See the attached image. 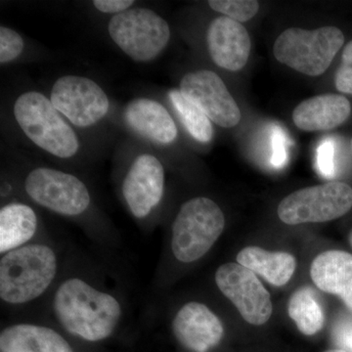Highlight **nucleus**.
Listing matches in <instances>:
<instances>
[{
    "label": "nucleus",
    "mask_w": 352,
    "mask_h": 352,
    "mask_svg": "<svg viewBox=\"0 0 352 352\" xmlns=\"http://www.w3.org/2000/svg\"><path fill=\"white\" fill-rule=\"evenodd\" d=\"M344 43L336 27L316 30L289 28L278 36L273 53L280 63L310 76L323 75Z\"/></svg>",
    "instance_id": "nucleus-5"
},
{
    "label": "nucleus",
    "mask_w": 352,
    "mask_h": 352,
    "mask_svg": "<svg viewBox=\"0 0 352 352\" xmlns=\"http://www.w3.org/2000/svg\"><path fill=\"white\" fill-rule=\"evenodd\" d=\"M351 113V102L339 94H322L296 106L293 120L303 131H330L344 124Z\"/></svg>",
    "instance_id": "nucleus-17"
},
{
    "label": "nucleus",
    "mask_w": 352,
    "mask_h": 352,
    "mask_svg": "<svg viewBox=\"0 0 352 352\" xmlns=\"http://www.w3.org/2000/svg\"><path fill=\"white\" fill-rule=\"evenodd\" d=\"M180 91L219 126L231 129L239 124L238 104L214 72L201 69L186 74L180 82Z\"/></svg>",
    "instance_id": "nucleus-11"
},
{
    "label": "nucleus",
    "mask_w": 352,
    "mask_h": 352,
    "mask_svg": "<svg viewBox=\"0 0 352 352\" xmlns=\"http://www.w3.org/2000/svg\"><path fill=\"white\" fill-rule=\"evenodd\" d=\"M288 314L296 327L305 336H314L323 328L325 314L314 289L305 287L292 295Z\"/></svg>",
    "instance_id": "nucleus-21"
},
{
    "label": "nucleus",
    "mask_w": 352,
    "mask_h": 352,
    "mask_svg": "<svg viewBox=\"0 0 352 352\" xmlns=\"http://www.w3.org/2000/svg\"><path fill=\"white\" fill-rule=\"evenodd\" d=\"M226 217L215 201L197 197L183 204L173 224L171 251L178 261L195 263L217 243Z\"/></svg>",
    "instance_id": "nucleus-4"
},
{
    "label": "nucleus",
    "mask_w": 352,
    "mask_h": 352,
    "mask_svg": "<svg viewBox=\"0 0 352 352\" xmlns=\"http://www.w3.org/2000/svg\"><path fill=\"white\" fill-rule=\"evenodd\" d=\"M108 32L120 50L136 62L152 61L170 39L168 22L151 9L140 7L113 16Z\"/></svg>",
    "instance_id": "nucleus-6"
},
{
    "label": "nucleus",
    "mask_w": 352,
    "mask_h": 352,
    "mask_svg": "<svg viewBox=\"0 0 352 352\" xmlns=\"http://www.w3.org/2000/svg\"><path fill=\"white\" fill-rule=\"evenodd\" d=\"M337 89L352 95V41L346 44L342 55V62L335 76Z\"/></svg>",
    "instance_id": "nucleus-27"
},
{
    "label": "nucleus",
    "mask_w": 352,
    "mask_h": 352,
    "mask_svg": "<svg viewBox=\"0 0 352 352\" xmlns=\"http://www.w3.org/2000/svg\"><path fill=\"white\" fill-rule=\"evenodd\" d=\"M176 340L193 352H208L221 342L224 327L221 320L204 303L183 305L173 321Z\"/></svg>",
    "instance_id": "nucleus-13"
},
{
    "label": "nucleus",
    "mask_w": 352,
    "mask_h": 352,
    "mask_svg": "<svg viewBox=\"0 0 352 352\" xmlns=\"http://www.w3.org/2000/svg\"><path fill=\"white\" fill-rule=\"evenodd\" d=\"M332 337L339 349L352 352V314L342 315L338 319L333 326Z\"/></svg>",
    "instance_id": "nucleus-28"
},
{
    "label": "nucleus",
    "mask_w": 352,
    "mask_h": 352,
    "mask_svg": "<svg viewBox=\"0 0 352 352\" xmlns=\"http://www.w3.org/2000/svg\"><path fill=\"white\" fill-rule=\"evenodd\" d=\"M50 101L76 126H94L107 115L110 102L98 83L80 76H64L51 90Z\"/></svg>",
    "instance_id": "nucleus-10"
},
{
    "label": "nucleus",
    "mask_w": 352,
    "mask_h": 352,
    "mask_svg": "<svg viewBox=\"0 0 352 352\" xmlns=\"http://www.w3.org/2000/svg\"><path fill=\"white\" fill-rule=\"evenodd\" d=\"M207 43L212 61L220 68L237 72L248 63L252 43L244 25L226 16L215 18L208 28Z\"/></svg>",
    "instance_id": "nucleus-14"
},
{
    "label": "nucleus",
    "mask_w": 352,
    "mask_h": 352,
    "mask_svg": "<svg viewBox=\"0 0 352 352\" xmlns=\"http://www.w3.org/2000/svg\"><path fill=\"white\" fill-rule=\"evenodd\" d=\"M168 97L190 135L199 142H210L214 138L212 120L195 104L189 101L180 89H171Z\"/></svg>",
    "instance_id": "nucleus-22"
},
{
    "label": "nucleus",
    "mask_w": 352,
    "mask_h": 352,
    "mask_svg": "<svg viewBox=\"0 0 352 352\" xmlns=\"http://www.w3.org/2000/svg\"><path fill=\"white\" fill-rule=\"evenodd\" d=\"M58 268L56 252L43 243H30L2 254L0 298L10 305L34 302L50 288Z\"/></svg>",
    "instance_id": "nucleus-2"
},
{
    "label": "nucleus",
    "mask_w": 352,
    "mask_h": 352,
    "mask_svg": "<svg viewBox=\"0 0 352 352\" xmlns=\"http://www.w3.org/2000/svg\"><path fill=\"white\" fill-rule=\"evenodd\" d=\"M215 283L248 323L261 326L270 320V294L256 273L238 263H224L215 272Z\"/></svg>",
    "instance_id": "nucleus-9"
},
{
    "label": "nucleus",
    "mask_w": 352,
    "mask_h": 352,
    "mask_svg": "<svg viewBox=\"0 0 352 352\" xmlns=\"http://www.w3.org/2000/svg\"><path fill=\"white\" fill-rule=\"evenodd\" d=\"M237 263L275 287L288 283L296 268L295 256L289 252H268L259 247L243 249L238 254Z\"/></svg>",
    "instance_id": "nucleus-20"
},
{
    "label": "nucleus",
    "mask_w": 352,
    "mask_h": 352,
    "mask_svg": "<svg viewBox=\"0 0 352 352\" xmlns=\"http://www.w3.org/2000/svg\"><path fill=\"white\" fill-rule=\"evenodd\" d=\"M270 134V164L273 168L279 170L288 163L289 138L283 129L276 124L271 127Z\"/></svg>",
    "instance_id": "nucleus-26"
},
{
    "label": "nucleus",
    "mask_w": 352,
    "mask_h": 352,
    "mask_svg": "<svg viewBox=\"0 0 352 352\" xmlns=\"http://www.w3.org/2000/svg\"><path fill=\"white\" fill-rule=\"evenodd\" d=\"M0 352H75L56 331L36 324L19 323L0 333Z\"/></svg>",
    "instance_id": "nucleus-18"
},
{
    "label": "nucleus",
    "mask_w": 352,
    "mask_h": 352,
    "mask_svg": "<svg viewBox=\"0 0 352 352\" xmlns=\"http://www.w3.org/2000/svg\"><path fill=\"white\" fill-rule=\"evenodd\" d=\"M124 119L131 129L152 142L170 144L177 136V129L170 113L153 99L136 98L129 102Z\"/></svg>",
    "instance_id": "nucleus-15"
},
{
    "label": "nucleus",
    "mask_w": 352,
    "mask_h": 352,
    "mask_svg": "<svg viewBox=\"0 0 352 352\" xmlns=\"http://www.w3.org/2000/svg\"><path fill=\"white\" fill-rule=\"evenodd\" d=\"M208 6L212 10L239 23L251 20L259 9L258 2L254 0H210Z\"/></svg>",
    "instance_id": "nucleus-23"
},
{
    "label": "nucleus",
    "mask_w": 352,
    "mask_h": 352,
    "mask_svg": "<svg viewBox=\"0 0 352 352\" xmlns=\"http://www.w3.org/2000/svg\"><path fill=\"white\" fill-rule=\"evenodd\" d=\"M55 318L71 335L87 342L110 338L122 317L120 300L78 277L65 280L52 300Z\"/></svg>",
    "instance_id": "nucleus-1"
},
{
    "label": "nucleus",
    "mask_w": 352,
    "mask_h": 352,
    "mask_svg": "<svg viewBox=\"0 0 352 352\" xmlns=\"http://www.w3.org/2000/svg\"><path fill=\"white\" fill-rule=\"evenodd\" d=\"M133 0H94V6L102 13L118 14L129 10Z\"/></svg>",
    "instance_id": "nucleus-29"
},
{
    "label": "nucleus",
    "mask_w": 352,
    "mask_h": 352,
    "mask_svg": "<svg viewBox=\"0 0 352 352\" xmlns=\"http://www.w3.org/2000/svg\"><path fill=\"white\" fill-rule=\"evenodd\" d=\"M310 276L319 289L342 298L352 311V254L332 250L314 259Z\"/></svg>",
    "instance_id": "nucleus-16"
},
{
    "label": "nucleus",
    "mask_w": 352,
    "mask_h": 352,
    "mask_svg": "<svg viewBox=\"0 0 352 352\" xmlns=\"http://www.w3.org/2000/svg\"><path fill=\"white\" fill-rule=\"evenodd\" d=\"M349 243H351V245H352V231L351 234H349Z\"/></svg>",
    "instance_id": "nucleus-31"
},
{
    "label": "nucleus",
    "mask_w": 352,
    "mask_h": 352,
    "mask_svg": "<svg viewBox=\"0 0 352 352\" xmlns=\"http://www.w3.org/2000/svg\"><path fill=\"white\" fill-rule=\"evenodd\" d=\"M164 168L156 157L142 154L127 171L122 192L127 207L136 219L148 217L164 195Z\"/></svg>",
    "instance_id": "nucleus-12"
},
{
    "label": "nucleus",
    "mask_w": 352,
    "mask_h": 352,
    "mask_svg": "<svg viewBox=\"0 0 352 352\" xmlns=\"http://www.w3.org/2000/svg\"><path fill=\"white\" fill-rule=\"evenodd\" d=\"M13 112L25 136L41 149L61 159L78 152L80 142L76 132L43 94L29 91L20 95Z\"/></svg>",
    "instance_id": "nucleus-3"
},
{
    "label": "nucleus",
    "mask_w": 352,
    "mask_h": 352,
    "mask_svg": "<svg viewBox=\"0 0 352 352\" xmlns=\"http://www.w3.org/2000/svg\"><path fill=\"white\" fill-rule=\"evenodd\" d=\"M352 208V188L333 182L293 192L278 206V217L289 226L340 219Z\"/></svg>",
    "instance_id": "nucleus-7"
},
{
    "label": "nucleus",
    "mask_w": 352,
    "mask_h": 352,
    "mask_svg": "<svg viewBox=\"0 0 352 352\" xmlns=\"http://www.w3.org/2000/svg\"><path fill=\"white\" fill-rule=\"evenodd\" d=\"M336 146L335 139L332 138H324L319 143L316 151L317 170L323 177L333 178L336 175Z\"/></svg>",
    "instance_id": "nucleus-25"
},
{
    "label": "nucleus",
    "mask_w": 352,
    "mask_h": 352,
    "mask_svg": "<svg viewBox=\"0 0 352 352\" xmlns=\"http://www.w3.org/2000/svg\"><path fill=\"white\" fill-rule=\"evenodd\" d=\"M325 352H346V351H342V349H330V351H327Z\"/></svg>",
    "instance_id": "nucleus-30"
},
{
    "label": "nucleus",
    "mask_w": 352,
    "mask_h": 352,
    "mask_svg": "<svg viewBox=\"0 0 352 352\" xmlns=\"http://www.w3.org/2000/svg\"><path fill=\"white\" fill-rule=\"evenodd\" d=\"M28 196L55 214L76 217L89 207L91 197L76 176L48 168L32 170L25 179Z\"/></svg>",
    "instance_id": "nucleus-8"
},
{
    "label": "nucleus",
    "mask_w": 352,
    "mask_h": 352,
    "mask_svg": "<svg viewBox=\"0 0 352 352\" xmlns=\"http://www.w3.org/2000/svg\"><path fill=\"white\" fill-rule=\"evenodd\" d=\"M351 153H352V138H351Z\"/></svg>",
    "instance_id": "nucleus-32"
},
{
    "label": "nucleus",
    "mask_w": 352,
    "mask_h": 352,
    "mask_svg": "<svg viewBox=\"0 0 352 352\" xmlns=\"http://www.w3.org/2000/svg\"><path fill=\"white\" fill-rule=\"evenodd\" d=\"M38 215L30 206L7 204L0 210V254L30 244L38 231Z\"/></svg>",
    "instance_id": "nucleus-19"
},
{
    "label": "nucleus",
    "mask_w": 352,
    "mask_h": 352,
    "mask_svg": "<svg viewBox=\"0 0 352 352\" xmlns=\"http://www.w3.org/2000/svg\"><path fill=\"white\" fill-rule=\"evenodd\" d=\"M24 41L17 32L7 27L0 28V62L10 63L20 56Z\"/></svg>",
    "instance_id": "nucleus-24"
}]
</instances>
